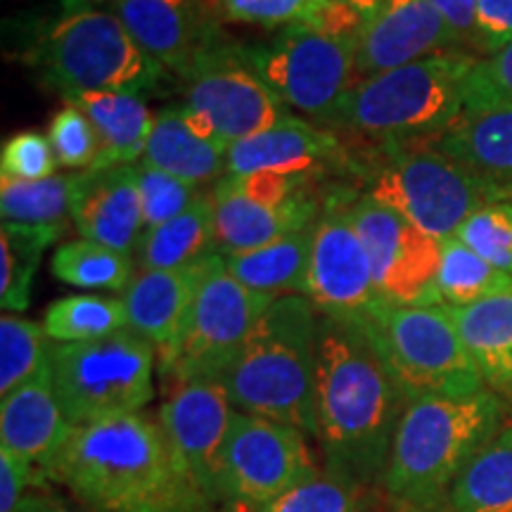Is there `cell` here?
Returning a JSON list of instances; mask_svg holds the SVG:
<instances>
[{"mask_svg":"<svg viewBox=\"0 0 512 512\" xmlns=\"http://www.w3.org/2000/svg\"><path fill=\"white\" fill-rule=\"evenodd\" d=\"M351 188L394 209L439 242L453 238L475 211L501 202L432 140L356 145Z\"/></svg>","mask_w":512,"mask_h":512,"instance_id":"cell-6","label":"cell"},{"mask_svg":"<svg viewBox=\"0 0 512 512\" xmlns=\"http://www.w3.org/2000/svg\"><path fill=\"white\" fill-rule=\"evenodd\" d=\"M349 219L366 247L377 297L384 306H439L441 242L394 209L356 195Z\"/></svg>","mask_w":512,"mask_h":512,"instance_id":"cell-14","label":"cell"},{"mask_svg":"<svg viewBox=\"0 0 512 512\" xmlns=\"http://www.w3.org/2000/svg\"><path fill=\"white\" fill-rule=\"evenodd\" d=\"M328 3L339 5V8L351 10V12H356L358 17L368 19L377 8H380L382 0H328Z\"/></svg>","mask_w":512,"mask_h":512,"instance_id":"cell-48","label":"cell"},{"mask_svg":"<svg viewBox=\"0 0 512 512\" xmlns=\"http://www.w3.org/2000/svg\"><path fill=\"white\" fill-rule=\"evenodd\" d=\"M110 10L159 67L181 79L223 38L207 0H110Z\"/></svg>","mask_w":512,"mask_h":512,"instance_id":"cell-19","label":"cell"},{"mask_svg":"<svg viewBox=\"0 0 512 512\" xmlns=\"http://www.w3.org/2000/svg\"><path fill=\"white\" fill-rule=\"evenodd\" d=\"M57 157L46 136L36 131H24L8 138L0 152V176L17 181H43L55 176Z\"/></svg>","mask_w":512,"mask_h":512,"instance_id":"cell-43","label":"cell"},{"mask_svg":"<svg viewBox=\"0 0 512 512\" xmlns=\"http://www.w3.org/2000/svg\"><path fill=\"white\" fill-rule=\"evenodd\" d=\"M143 164L195 185H204L226 176L228 147L195 136L185 124L181 105H174L155 117Z\"/></svg>","mask_w":512,"mask_h":512,"instance_id":"cell-27","label":"cell"},{"mask_svg":"<svg viewBox=\"0 0 512 512\" xmlns=\"http://www.w3.org/2000/svg\"><path fill=\"white\" fill-rule=\"evenodd\" d=\"M297 427L249 413H233L223 446L219 512H254L323 465Z\"/></svg>","mask_w":512,"mask_h":512,"instance_id":"cell-12","label":"cell"},{"mask_svg":"<svg viewBox=\"0 0 512 512\" xmlns=\"http://www.w3.org/2000/svg\"><path fill=\"white\" fill-rule=\"evenodd\" d=\"M157 351L136 330L88 342L53 344L57 401L72 427L140 413L155 396Z\"/></svg>","mask_w":512,"mask_h":512,"instance_id":"cell-8","label":"cell"},{"mask_svg":"<svg viewBox=\"0 0 512 512\" xmlns=\"http://www.w3.org/2000/svg\"><path fill=\"white\" fill-rule=\"evenodd\" d=\"M214 254H221L216 245L214 207L211 192H204L181 216L145 230L138 245V266L140 271H178Z\"/></svg>","mask_w":512,"mask_h":512,"instance_id":"cell-28","label":"cell"},{"mask_svg":"<svg viewBox=\"0 0 512 512\" xmlns=\"http://www.w3.org/2000/svg\"><path fill=\"white\" fill-rule=\"evenodd\" d=\"M325 197H311L283 207L261 204L216 181L211 188L216 245L223 256L252 252L275 240H283L297 230L311 228L323 211Z\"/></svg>","mask_w":512,"mask_h":512,"instance_id":"cell-23","label":"cell"},{"mask_svg":"<svg viewBox=\"0 0 512 512\" xmlns=\"http://www.w3.org/2000/svg\"><path fill=\"white\" fill-rule=\"evenodd\" d=\"M138 188L140 200H143L145 230L176 219L204 195L200 185L166 174V171L152 169L147 164H138Z\"/></svg>","mask_w":512,"mask_h":512,"instance_id":"cell-39","label":"cell"},{"mask_svg":"<svg viewBox=\"0 0 512 512\" xmlns=\"http://www.w3.org/2000/svg\"><path fill=\"white\" fill-rule=\"evenodd\" d=\"M477 60L451 50L370 76L318 126L366 145L437 138L465 112V83Z\"/></svg>","mask_w":512,"mask_h":512,"instance_id":"cell-5","label":"cell"},{"mask_svg":"<svg viewBox=\"0 0 512 512\" xmlns=\"http://www.w3.org/2000/svg\"><path fill=\"white\" fill-rule=\"evenodd\" d=\"M354 169L356 145H351L349 138L292 114L268 131L230 145L226 164L230 176L275 171L325 183L344 181L349 188L354 183Z\"/></svg>","mask_w":512,"mask_h":512,"instance_id":"cell-17","label":"cell"},{"mask_svg":"<svg viewBox=\"0 0 512 512\" xmlns=\"http://www.w3.org/2000/svg\"><path fill=\"white\" fill-rule=\"evenodd\" d=\"M204 264L207 259L178 271H138L124 292L128 325L155 347L159 366H166L181 344Z\"/></svg>","mask_w":512,"mask_h":512,"instance_id":"cell-21","label":"cell"},{"mask_svg":"<svg viewBox=\"0 0 512 512\" xmlns=\"http://www.w3.org/2000/svg\"><path fill=\"white\" fill-rule=\"evenodd\" d=\"M441 12V17L451 24L463 46L475 43V19H477V0H430Z\"/></svg>","mask_w":512,"mask_h":512,"instance_id":"cell-46","label":"cell"},{"mask_svg":"<svg viewBox=\"0 0 512 512\" xmlns=\"http://www.w3.org/2000/svg\"><path fill=\"white\" fill-rule=\"evenodd\" d=\"M366 489L320 467L254 512H363Z\"/></svg>","mask_w":512,"mask_h":512,"instance_id":"cell-37","label":"cell"},{"mask_svg":"<svg viewBox=\"0 0 512 512\" xmlns=\"http://www.w3.org/2000/svg\"><path fill=\"white\" fill-rule=\"evenodd\" d=\"M323 3L325 0H207L216 19L264 29L311 22Z\"/></svg>","mask_w":512,"mask_h":512,"instance_id":"cell-40","label":"cell"},{"mask_svg":"<svg viewBox=\"0 0 512 512\" xmlns=\"http://www.w3.org/2000/svg\"><path fill=\"white\" fill-rule=\"evenodd\" d=\"M235 48L285 107L306 114L313 124H323L354 86L356 41L316 24H290L266 41L235 43Z\"/></svg>","mask_w":512,"mask_h":512,"instance_id":"cell-10","label":"cell"},{"mask_svg":"<svg viewBox=\"0 0 512 512\" xmlns=\"http://www.w3.org/2000/svg\"><path fill=\"white\" fill-rule=\"evenodd\" d=\"M76 174L43 181H17L0 176V214L8 223L24 226H64L72 219Z\"/></svg>","mask_w":512,"mask_h":512,"instance_id":"cell-35","label":"cell"},{"mask_svg":"<svg viewBox=\"0 0 512 512\" xmlns=\"http://www.w3.org/2000/svg\"><path fill=\"white\" fill-rule=\"evenodd\" d=\"M361 323L408 401L475 394L486 387L446 304L382 306Z\"/></svg>","mask_w":512,"mask_h":512,"instance_id":"cell-9","label":"cell"},{"mask_svg":"<svg viewBox=\"0 0 512 512\" xmlns=\"http://www.w3.org/2000/svg\"><path fill=\"white\" fill-rule=\"evenodd\" d=\"M43 479L91 512H216L143 413L74 427Z\"/></svg>","mask_w":512,"mask_h":512,"instance_id":"cell-2","label":"cell"},{"mask_svg":"<svg viewBox=\"0 0 512 512\" xmlns=\"http://www.w3.org/2000/svg\"><path fill=\"white\" fill-rule=\"evenodd\" d=\"M275 297L249 290L226 268L223 254L209 256L197 285L181 344L162 375L171 384L214 380L221 382L226 370L245 347L254 325Z\"/></svg>","mask_w":512,"mask_h":512,"instance_id":"cell-11","label":"cell"},{"mask_svg":"<svg viewBox=\"0 0 512 512\" xmlns=\"http://www.w3.org/2000/svg\"><path fill=\"white\" fill-rule=\"evenodd\" d=\"M456 235L512 278V200L486 204L460 226Z\"/></svg>","mask_w":512,"mask_h":512,"instance_id":"cell-38","label":"cell"},{"mask_svg":"<svg viewBox=\"0 0 512 512\" xmlns=\"http://www.w3.org/2000/svg\"><path fill=\"white\" fill-rule=\"evenodd\" d=\"M512 43V0H477L475 46L494 55Z\"/></svg>","mask_w":512,"mask_h":512,"instance_id":"cell-45","label":"cell"},{"mask_svg":"<svg viewBox=\"0 0 512 512\" xmlns=\"http://www.w3.org/2000/svg\"><path fill=\"white\" fill-rule=\"evenodd\" d=\"M432 143L498 200H512V110H465Z\"/></svg>","mask_w":512,"mask_h":512,"instance_id":"cell-24","label":"cell"},{"mask_svg":"<svg viewBox=\"0 0 512 512\" xmlns=\"http://www.w3.org/2000/svg\"><path fill=\"white\" fill-rule=\"evenodd\" d=\"M72 221L83 240L131 254L145 233L138 164L76 174Z\"/></svg>","mask_w":512,"mask_h":512,"instance_id":"cell-20","label":"cell"},{"mask_svg":"<svg viewBox=\"0 0 512 512\" xmlns=\"http://www.w3.org/2000/svg\"><path fill=\"white\" fill-rule=\"evenodd\" d=\"M43 323L3 313L0 318V399L15 392L50 363Z\"/></svg>","mask_w":512,"mask_h":512,"instance_id":"cell-36","label":"cell"},{"mask_svg":"<svg viewBox=\"0 0 512 512\" xmlns=\"http://www.w3.org/2000/svg\"><path fill=\"white\" fill-rule=\"evenodd\" d=\"M22 512H91L76 501H69L55 491H50L46 482L31 486L27 501L22 505Z\"/></svg>","mask_w":512,"mask_h":512,"instance_id":"cell-47","label":"cell"},{"mask_svg":"<svg viewBox=\"0 0 512 512\" xmlns=\"http://www.w3.org/2000/svg\"><path fill=\"white\" fill-rule=\"evenodd\" d=\"M50 271L60 283L81 290L126 292L136 278L131 254L83 238L57 247L50 259Z\"/></svg>","mask_w":512,"mask_h":512,"instance_id":"cell-32","label":"cell"},{"mask_svg":"<svg viewBox=\"0 0 512 512\" xmlns=\"http://www.w3.org/2000/svg\"><path fill=\"white\" fill-rule=\"evenodd\" d=\"M72 432L57 401L50 363L34 380L0 399V448L27 460L41 477Z\"/></svg>","mask_w":512,"mask_h":512,"instance_id":"cell-22","label":"cell"},{"mask_svg":"<svg viewBox=\"0 0 512 512\" xmlns=\"http://www.w3.org/2000/svg\"><path fill=\"white\" fill-rule=\"evenodd\" d=\"M43 328L55 344L88 342L128 330L124 299L100 294H69L53 302L43 313Z\"/></svg>","mask_w":512,"mask_h":512,"instance_id":"cell-33","label":"cell"},{"mask_svg":"<svg viewBox=\"0 0 512 512\" xmlns=\"http://www.w3.org/2000/svg\"><path fill=\"white\" fill-rule=\"evenodd\" d=\"M48 140L53 145L57 164L72 171L93 169L100 155L98 133L81 107L64 102L50 119Z\"/></svg>","mask_w":512,"mask_h":512,"instance_id":"cell-41","label":"cell"},{"mask_svg":"<svg viewBox=\"0 0 512 512\" xmlns=\"http://www.w3.org/2000/svg\"><path fill=\"white\" fill-rule=\"evenodd\" d=\"M439 294L446 306H467L512 292V278L482 259L458 235L441 242Z\"/></svg>","mask_w":512,"mask_h":512,"instance_id":"cell-34","label":"cell"},{"mask_svg":"<svg viewBox=\"0 0 512 512\" xmlns=\"http://www.w3.org/2000/svg\"><path fill=\"white\" fill-rule=\"evenodd\" d=\"M183 105L214 121L228 147L280 124L290 112L259 74L242 60L235 41L219 38L183 76Z\"/></svg>","mask_w":512,"mask_h":512,"instance_id":"cell-15","label":"cell"},{"mask_svg":"<svg viewBox=\"0 0 512 512\" xmlns=\"http://www.w3.org/2000/svg\"><path fill=\"white\" fill-rule=\"evenodd\" d=\"M439 512H512V425L470 460Z\"/></svg>","mask_w":512,"mask_h":512,"instance_id":"cell-30","label":"cell"},{"mask_svg":"<svg viewBox=\"0 0 512 512\" xmlns=\"http://www.w3.org/2000/svg\"><path fill=\"white\" fill-rule=\"evenodd\" d=\"M460 46L456 31L430 0H382L358 36L354 83Z\"/></svg>","mask_w":512,"mask_h":512,"instance_id":"cell-18","label":"cell"},{"mask_svg":"<svg viewBox=\"0 0 512 512\" xmlns=\"http://www.w3.org/2000/svg\"><path fill=\"white\" fill-rule=\"evenodd\" d=\"M64 102L81 107L98 133L100 155L93 169L136 164L138 159H143L152 126H155V117L143 95L72 93L64 95Z\"/></svg>","mask_w":512,"mask_h":512,"instance_id":"cell-26","label":"cell"},{"mask_svg":"<svg viewBox=\"0 0 512 512\" xmlns=\"http://www.w3.org/2000/svg\"><path fill=\"white\" fill-rule=\"evenodd\" d=\"M46 482L41 472L8 448H0V512H22L31 486Z\"/></svg>","mask_w":512,"mask_h":512,"instance_id":"cell-44","label":"cell"},{"mask_svg":"<svg viewBox=\"0 0 512 512\" xmlns=\"http://www.w3.org/2000/svg\"><path fill=\"white\" fill-rule=\"evenodd\" d=\"M465 110H512V43L475 62L465 83Z\"/></svg>","mask_w":512,"mask_h":512,"instance_id":"cell-42","label":"cell"},{"mask_svg":"<svg viewBox=\"0 0 512 512\" xmlns=\"http://www.w3.org/2000/svg\"><path fill=\"white\" fill-rule=\"evenodd\" d=\"M503 396L489 387L463 396L408 401L382 486L401 512H439L460 472L503 430Z\"/></svg>","mask_w":512,"mask_h":512,"instance_id":"cell-3","label":"cell"},{"mask_svg":"<svg viewBox=\"0 0 512 512\" xmlns=\"http://www.w3.org/2000/svg\"><path fill=\"white\" fill-rule=\"evenodd\" d=\"M356 195L347 183L332 185L325 195L323 211L313 223L304 297L325 316L368 320L384 304L377 297L366 247L349 219Z\"/></svg>","mask_w":512,"mask_h":512,"instance_id":"cell-13","label":"cell"},{"mask_svg":"<svg viewBox=\"0 0 512 512\" xmlns=\"http://www.w3.org/2000/svg\"><path fill=\"white\" fill-rule=\"evenodd\" d=\"M408 396L361 320L318 316L316 441L323 467L366 491L382 486Z\"/></svg>","mask_w":512,"mask_h":512,"instance_id":"cell-1","label":"cell"},{"mask_svg":"<svg viewBox=\"0 0 512 512\" xmlns=\"http://www.w3.org/2000/svg\"><path fill=\"white\" fill-rule=\"evenodd\" d=\"M29 60L43 81L62 95H143L164 83L166 74L112 10L88 0H64L60 15L31 46Z\"/></svg>","mask_w":512,"mask_h":512,"instance_id":"cell-7","label":"cell"},{"mask_svg":"<svg viewBox=\"0 0 512 512\" xmlns=\"http://www.w3.org/2000/svg\"><path fill=\"white\" fill-rule=\"evenodd\" d=\"M448 313L486 387L512 399V292L448 306Z\"/></svg>","mask_w":512,"mask_h":512,"instance_id":"cell-25","label":"cell"},{"mask_svg":"<svg viewBox=\"0 0 512 512\" xmlns=\"http://www.w3.org/2000/svg\"><path fill=\"white\" fill-rule=\"evenodd\" d=\"M318 309L285 294L264 311L221 377L235 411L297 427L316 439Z\"/></svg>","mask_w":512,"mask_h":512,"instance_id":"cell-4","label":"cell"},{"mask_svg":"<svg viewBox=\"0 0 512 512\" xmlns=\"http://www.w3.org/2000/svg\"><path fill=\"white\" fill-rule=\"evenodd\" d=\"M64 226H24L3 221L0 228V306L5 313L27 311L43 252L64 235Z\"/></svg>","mask_w":512,"mask_h":512,"instance_id":"cell-31","label":"cell"},{"mask_svg":"<svg viewBox=\"0 0 512 512\" xmlns=\"http://www.w3.org/2000/svg\"><path fill=\"white\" fill-rule=\"evenodd\" d=\"M233 403L214 380L174 384L159 408V425L171 451L197 491L219 512L221 456L226 446Z\"/></svg>","mask_w":512,"mask_h":512,"instance_id":"cell-16","label":"cell"},{"mask_svg":"<svg viewBox=\"0 0 512 512\" xmlns=\"http://www.w3.org/2000/svg\"><path fill=\"white\" fill-rule=\"evenodd\" d=\"M311 242L313 226L297 230V233L275 240L266 247L228 254L223 259H226L230 275L249 290L275 299L285 297V294H304Z\"/></svg>","mask_w":512,"mask_h":512,"instance_id":"cell-29","label":"cell"}]
</instances>
